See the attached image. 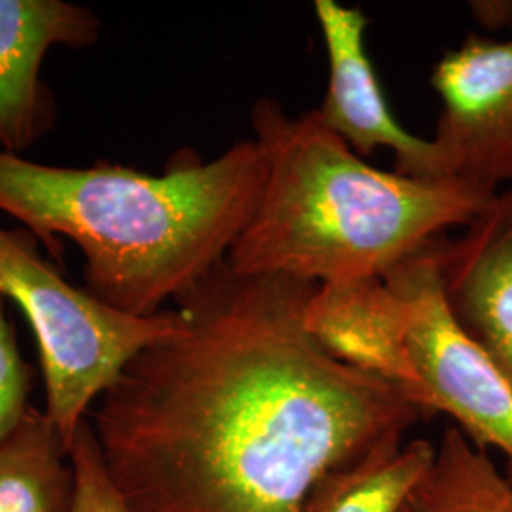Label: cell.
I'll use <instances>...</instances> for the list:
<instances>
[{
  "instance_id": "obj_1",
  "label": "cell",
  "mask_w": 512,
  "mask_h": 512,
  "mask_svg": "<svg viewBox=\"0 0 512 512\" xmlns=\"http://www.w3.org/2000/svg\"><path fill=\"white\" fill-rule=\"evenodd\" d=\"M317 287L224 260L173 302L175 329L90 420L129 512H300L321 476L431 418L313 338Z\"/></svg>"
},
{
  "instance_id": "obj_2",
  "label": "cell",
  "mask_w": 512,
  "mask_h": 512,
  "mask_svg": "<svg viewBox=\"0 0 512 512\" xmlns=\"http://www.w3.org/2000/svg\"><path fill=\"white\" fill-rule=\"evenodd\" d=\"M266 173L255 139L213 160L181 150L162 173L40 164L0 150V211L50 255L61 239L74 241L88 293L152 317L226 260L255 215Z\"/></svg>"
},
{
  "instance_id": "obj_3",
  "label": "cell",
  "mask_w": 512,
  "mask_h": 512,
  "mask_svg": "<svg viewBox=\"0 0 512 512\" xmlns=\"http://www.w3.org/2000/svg\"><path fill=\"white\" fill-rule=\"evenodd\" d=\"M251 122L268 173L253 219L226 256L236 274L315 285L384 277L494 200L454 177L416 179L366 164L315 110L291 118L262 97Z\"/></svg>"
},
{
  "instance_id": "obj_4",
  "label": "cell",
  "mask_w": 512,
  "mask_h": 512,
  "mask_svg": "<svg viewBox=\"0 0 512 512\" xmlns=\"http://www.w3.org/2000/svg\"><path fill=\"white\" fill-rule=\"evenodd\" d=\"M0 294L35 334L46 391L42 412L67 448L133 359L175 329L173 308L129 315L67 281L25 228L0 226Z\"/></svg>"
},
{
  "instance_id": "obj_5",
  "label": "cell",
  "mask_w": 512,
  "mask_h": 512,
  "mask_svg": "<svg viewBox=\"0 0 512 512\" xmlns=\"http://www.w3.org/2000/svg\"><path fill=\"white\" fill-rule=\"evenodd\" d=\"M442 236L389 272L408 308V346L431 416L446 414L475 446L497 448L512 465V385L461 330L440 285Z\"/></svg>"
},
{
  "instance_id": "obj_6",
  "label": "cell",
  "mask_w": 512,
  "mask_h": 512,
  "mask_svg": "<svg viewBox=\"0 0 512 512\" xmlns=\"http://www.w3.org/2000/svg\"><path fill=\"white\" fill-rule=\"evenodd\" d=\"M431 86L442 103L431 141L446 173L490 196L512 186V40L465 38L435 63Z\"/></svg>"
},
{
  "instance_id": "obj_7",
  "label": "cell",
  "mask_w": 512,
  "mask_h": 512,
  "mask_svg": "<svg viewBox=\"0 0 512 512\" xmlns=\"http://www.w3.org/2000/svg\"><path fill=\"white\" fill-rule=\"evenodd\" d=\"M313 10L329 57V88L321 107L315 109L319 120L357 156L387 148L395 154V171L401 175L416 179L450 177L435 143L406 131L389 109L366 52L365 12L336 0H315Z\"/></svg>"
},
{
  "instance_id": "obj_8",
  "label": "cell",
  "mask_w": 512,
  "mask_h": 512,
  "mask_svg": "<svg viewBox=\"0 0 512 512\" xmlns=\"http://www.w3.org/2000/svg\"><path fill=\"white\" fill-rule=\"evenodd\" d=\"M92 8L67 0H0V150L23 156L55 126V99L42 80L54 48L84 50L101 37Z\"/></svg>"
},
{
  "instance_id": "obj_9",
  "label": "cell",
  "mask_w": 512,
  "mask_h": 512,
  "mask_svg": "<svg viewBox=\"0 0 512 512\" xmlns=\"http://www.w3.org/2000/svg\"><path fill=\"white\" fill-rule=\"evenodd\" d=\"M440 285L461 330L512 385V186L459 239H442Z\"/></svg>"
},
{
  "instance_id": "obj_10",
  "label": "cell",
  "mask_w": 512,
  "mask_h": 512,
  "mask_svg": "<svg viewBox=\"0 0 512 512\" xmlns=\"http://www.w3.org/2000/svg\"><path fill=\"white\" fill-rule=\"evenodd\" d=\"M304 319L332 357L397 387L427 412L410 357L408 308L384 277L319 285Z\"/></svg>"
},
{
  "instance_id": "obj_11",
  "label": "cell",
  "mask_w": 512,
  "mask_h": 512,
  "mask_svg": "<svg viewBox=\"0 0 512 512\" xmlns=\"http://www.w3.org/2000/svg\"><path fill=\"white\" fill-rule=\"evenodd\" d=\"M433 458L429 440H389L321 476L300 512H403Z\"/></svg>"
},
{
  "instance_id": "obj_12",
  "label": "cell",
  "mask_w": 512,
  "mask_h": 512,
  "mask_svg": "<svg viewBox=\"0 0 512 512\" xmlns=\"http://www.w3.org/2000/svg\"><path fill=\"white\" fill-rule=\"evenodd\" d=\"M69 448L44 412L31 408L0 440V512H73Z\"/></svg>"
},
{
  "instance_id": "obj_13",
  "label": "cell",
  "mask_w": 512,
  "mask_h": 512,
  "mask_svg": "<svg viewBox=\"0 0 512 512\" xmlns=\"http://www.w3.org/2000/svg\"><path fill=\"white\" fill-rule=\"evenodd\" d=\"M403 512H512V482L499 473L486 450L458 427H446Z\"/></svg>"
},
{
  "instance_id": "obj_14",
  "label": "cell",
  "mask_w": 512,
  "mask_h": 512,
  "mask_svg": "<svg viewBox=\"0 0 512 512\" xmlns=\"http://www.w3.org/2000/svg\"><path fill=\"white\" fill-rule=\"evenodd\" d=\"M69 458L74 473L73 512H129L105 469L90 418L78 425Z\"/></svg>"
},
{
  "instance_id": "obj_15",
  "label": "cell",
  "mask_w": 512,
  "mask_h": 512,
  "mask_svg": "<svg viewBox=\"0 0 512 512\" xmlns=\"http://www.w3.org/2000/svg\"><path fill=\"white\" fill-rule=\"evenodd\" d=\"M31 389L33 370L21 355L16 330L8 319V302L0 294V440L31 412Z\"/></svg>"
},
{
  "instance_id": "obj_16",
  "label": "cell",
  "mask_w": 512,
  "mask_h": 512,
  "mask_svg": "<svg viewBox=\"0 0 512 512\" xmlns=\"http://www.w3.org/2000/svg\"><path fill=\"white\" fill-rule=\"evenodd\" d=\"M473 12L488 27H503L512 21V2H475Z\"/></svg>"
}]
</instances>
